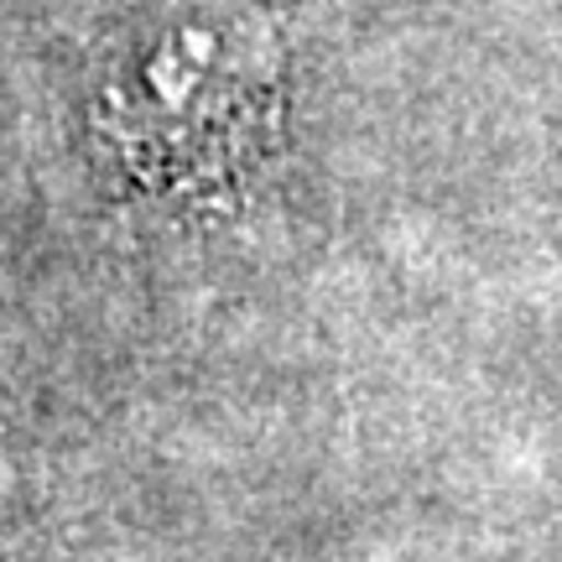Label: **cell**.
<instances>
[{
  "mask_svg": "<svg viewBox=\"0 0 562 562\" xmlns=\"http://www.w3.org/2000/svg\"><path fill=\"white\" fill-rule=\"evenodd\" d=\"M261 26L229 11H182L121 53L100 94V131L140 178L220 161L266 100Z\"/></svg>",
  "mask_w": 562,
  "mask_h": 562,
  "instance_id": "6da1fadb",
  "label": "cell"
}]
</instances>
